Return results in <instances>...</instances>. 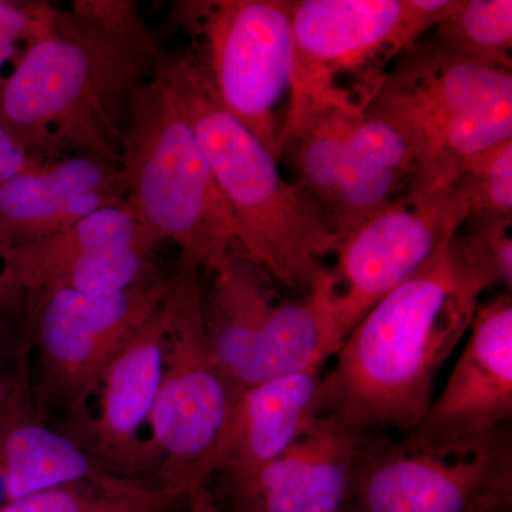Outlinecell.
<instances>
[{
	"mask_svg": "<svg viewBox=\"0 0 512 512\" xmlns=\"http://www.w3.org/2000/svg\"><path fill=\"white\" fill-rule=\"evenodd\" d=\"M30 380L28 359L0 363V413L12 402L20 387Z\"/></svg>",
	"mask_w": 512,
	"mask_h": 512,
	"instance_id": "cell-27",
	"label": "cell"
},
{
	"mask_svg": "<svg viewBox=\"0 0 512 512\" xmlns=\"http://www.w3.org/2000/svg\"><path fill=\"white\" fill-rule=\"evenodd\" d=\"M174 275L126 291L90 295L57 291L28 313L32 349L39 352L33 396L40 412L64 417L89 412L107 367L164 301Z\"/></svg>",
	"mask_w": 512,
	"mask_h": 512,
	"instance_id": "cell-11",
	"label": "cell"
},
{
	"mask_svg": "<svg viewBox=\"0 0 512 512\" xmlns=\"http://www.w3.org/2000/svg\"><path fill=\"white\" fill-rule=\"evenodd\" d=\"M481 292L453 241L349 333L320 379L313 412L357 437L419 426L437 373L467 335Z\"/></svg>",
	"mask_w": 512,
	"mask_h": 512,
	"instance_id": "cell-2",
	"label": "cell"
},
{
	"mask_svg": "<svg viewBox=\"0 0 512 512\" xmlns=\"http://www.w3.org/2000/svg\"><path fill=\"white\" fill-rule=\"evenodd\" d=\"M157 77L190 124L227 202L238 244L272 278L308 296L339 245L332 221L303 188L217 99L188 55L165 53Z\"/></svg>",
	"mask_w": 512,
	"mask_h": 512,
	"instance_id": "cell-3",
	"label": "cell"
},
{
	"mask_svg": "<svg viewBox=\"0 0 512 512\" xmlns=\"http://www.w3.org/2000/svg\"><path fill=\"white\" fill-rule=\"evenodd\" d=\"M468 218L478 214L512 215V138L461 161L450 185Z\"/></svg>",
	"mask_w": 512,
	"mask_h": 512,
	"instance_id": "cell-23",
	"label": "cell"
},
{
	"mask_svg": "<svg viewBox=\"0 0 512 512\" xmlns=\"http://www.w3.org/2000/svg\"><path fill=\"white\" fill-rule=\"evenodd\" d=\"M52 10V3L40 0H0V72L6 63L19 56L20 43L28 46L33 40L45 35Z\"/></svg>",
	"mask_w": 512,
	"mask_h": 512,
	"instance_id": "cell-24",
	"label": "cell"
},
{
	"mask_svg": "<svg viewBox=\"0 0 512 512\" xmlns=\"http://www.w3.org/2000/svg\"><path fill=\"white\" fill-rule=\"evenodd\" d=\"M212 275L210 292L202 298L205 339L238 394L279 377L322 369L343 345L332 271L296 303L278 302L268 272L244 249H232Z\"/></svg>",
	"mask_w": 512,
	"mask_h": 512,
	"instance_id": "cell-6",
	"label": "cell"
},
{
	"mask_svg": "<svg viewBox=\"0 0 512 512\" xmlns=\"http://www.w3.org/2000/svg\"><path fill=\"white\" fill-rule=\"evenodd\" d=\"M40 164L23 150L22 146L10 136L0 120V188L12 180L15 175L28 170L32 165Z\"/></svg>",
	"mask_w": 512,
	"mask_h": 512,
	"instance_id": "cell-26",
	"label": "cell"
},
{
	"mask_svg": "<svg viewBox=\"0 0 512 512\" xmlns=\"http://www.w3.org/2000/svg\"><path fill=\"white\" fill-rule=\"evenodd\" d=\"M126 207L181 262L214 271L238 244L237 227L194 131L158 79L128 104L120 164Z\"/></svg>",
	"mask_w": 512,
	"mask_h": 512,
	"instance_id": "cell-5",
	"label": "cell"
},
{
	"mask_svg": "<svg viewBox=\"0 0 512 512\" xmlns=\"http://www.w3.org/2000/svg\"><path fill=\"white\" fill-rule=\"evenodd\" d=\"M30 349L28 318L0 312V363L28 359Z\"/></svg>",
	"mask_w": 512,
	"mask_h": 512,
	"instance_id": "cell-25",
	"label": "cell"
},
{
	"mask_svg": "<svg viewBox=\"0 0 512 512\" xmlns=\"http://www.w3.org/2000/svg\"><path fill=\"white\" fill-rule=\"evenodd\" d=\"M3 252L5 249L0 244V256ZM0 312L28 318V296L9 281L8 276L3 274L2 268H0Z\"/></svg>",
	"mask_w": 512,
	"mask_h": 512,
	"instance_id": "cell-28",
	"label": "cell"
},
{
	"mask_svg": "<svg viewBox=\"0 0 512 512\" xmlns=\"http://www.w3.org/2000/svg\"><path fill=\"white\" fill-rule=\"evenodd\" d=\"M512 504L508 427L456 450L414 447L386 433L357 446L343 512H507Z\"/></svg>",
	"mask_w": 512,
	"mask_h": 512,
	"instance_id": "cell-10",
	"label": "cell"
},
{
	"mask_svg": "<svg viewBox=\"0 0 512 512\" xmlns=\"http://www.w3.org/2000/svg\"><path fill=\"white\" fill-rule=\"evenodd\" d=\"M366 111L412 148L410 188L447 187L464 158L511 140L512 72L419 40L397 57Z\"/></svg>",
	"mask_w": 512,
	"mask_h": 512,
	"instance_id": "cell-4",
	"label": "cell"
},
{
	"mask_svg": "<svg viewBox=\"0 0 512 512\" xmlns=\"http://www.w3.org/2000/svg\"><path fill=\"white\" fill-rule=\"evenodd\" d=\"M460 2H293L291 84L282 131L332 97H348L366 107L389 72V64L450 18Z\"/></svg>",
	"mask_w": 512,
	"mask_h": 512,
	"instance_id": "cell-7",
	"label": "cell"
},
{
	"mask_svg": "<svg viewBox=\"0 0 512 512\" xmlns=\"http://www.w3.org/2000/svg\"><path fill=\"white\" fill-rule=\"evenodd\" d=\"M170 292V291H168ZM165 299V298H164ZM167 311L164 301L107 367L99 413L64 417L57 430L113 473L158 481L161 458L140 431L150 419L163 376Z\"/></svg>",
	"mask_w": 512,
	"mask_h": 512,
	"instance_id": "cell-15",
	"label": "cell"
},
{
	"mask_svg": "<svg viewBox=\"0 0 512 512\" xmlns=\"http://www.w3.org/2000/svg\"><path fill=\"white\" fill-rule=\"evenodd\" d=\"M293 2L183 0L175 22L191 37L188 55L225 107L279 161V101L289 93Z\"/></svg>",
	"mask_w": 512,
	"mask_h": 512,
	"instance_id": "cell-8",
	"label": "cell"
},
{
	"mask_svg": "<svg viewBox=\"0 0 512 512\" xmlns=\"http://www.w3.org/2000/svg\"><path fill=\"white\" fill-rule=\"evenodd\" d=\"M322 369L279 377L239 394L217 446L198 471V481L224 474L242 480L281 457L316 419L313 412Z\"/></svg>",
	"mask_w": 512,
	"mask_h": 512,
	"instance_id": "cell-18",
	"label": "cell"
},
{
	"mask_svg": "<svg viewBox=\"0 0 512 512\" xmlns=\"http://www.w3.org/2000/svg\"><path fill=\"white\" fill-rule=\"evenodd\" d=\"M362 437L316 417L281 457L227 484L229 511L343 512Z\"/></svg>",
	"mask_w": 512,
	"mask_h": 512,
	"instance_id": "cell-17",
	"label": "cell"
},
{
	"mask_svg": "<svg viewBox=\"0 0 512 512\" xmlns=\"http://www.w3.org/2000/svg\"><path fill=\"white\" fill-rule=\"evenodd\" d=\"M450 185L409 188L340 239L333 275L343 342L377 302L429 264L466 224L467 211Z\"/></svg>",
	"mask_w": 512,
	"mask_h": 512,
	"instance_id": "cell-12",
	"label": "cell"
},
{
	"mask_svg": "<svg viewBox=\"0 0 512 512\" xmlns=\"http://www.w3.org/2000/svg\"><path fill=\"white\" fill-rule=\"evenodd\" d=\"M160 239L126 204L94 212L74 227L6 249L0 268L28 296V313L57 291L103 295L163 275L154 251Z\"/></svg>",
	"mask_w": 512,
	"mask_h": 512,
	"instance_id": "cell-13",
	"label": "cell"
},
{
	"mask_svg": "<svg viewBox=\"0 0 512 512\" xmlns=\"http://www.w3.org/2000/svg\"><path fill=\"white\" fill-rule=\"evenodd\" d=\"M124 202L119 164L70 156L32 165L0 188V244L5 251L32 244Z\"/></svg>",
	"mask_w": 512,
	"mask_h": 512,
	"instance_id": "cell-16",
	"label": "cell"
},
{
	"mask_svg": "<svg viewBox=\"0 0 512 512\" xmlns=\"http://www.w3.org/2000/svg\"><path fill=\"white\" fill-rule=\"evenodd\" d=\"M430 39L453 55L512 72V2L461 0Z\"/></svg>",
	"mask_w": 512,
	"mask_h": 512,
	"instance_id": "cell-21",
	"label": "cell"
},
{
	"mask_svg": "<svg viewBox=\"0 0 512 512\" xmlns=\"http://www.w3.org/2000/svg\"><path fill=\"white\" fill-rule=\"evenodd\" d=\"M164 55L133 0L53 6L45 35L0 79V120L37 163L92 156L120 165L128 104Z\"/></svg>",
	"mask_w": 512,
	"mask_h": 512,
	"instance_id": "cell-1",
	"label": "cell"
},
{
	"mask_svg": "<svg viewBox=\"0 0 512 512\" xmlns=\"http://www.w3.org/2000/svg\"><path fill=\"white\" fill-rule=\"evenodd\" d=\"M187 512H224L217 498L211 493L208 481L191 484L187 490Z\"/></svg>",
	"mask_w": 512,
	"mask_h": 512,
	"instance_id": "cell-29",
	"label": "cell"
},
{
	"mask_svg": "<svg viewBox=\"0 0 512 512\" xmlns=\"http://www.w3.org/2000/svg\"><path fill=\"white\" fill-rule=\"evenodd\" d=\"M187 493L157 480L127 490L73 483L49 488L0 507V512H171Z\"/></svg>",
	"mask_w": 512,
	"mask_h": 512,
	"instance_id": "cell-20",
	"label": "cell"
},
{
	"mask_svg": "<svg viewBox=\"0 0 512 512\" xmlns=\"http://www.w3.org/2000/svg\"><path fill=\"white\" fill-rule=\"evenodd\" d=\"M200 271L180 261L165 296L163 376L148 419V440L161 458L158 481L185 493L200 483L198 471L217 446L239 397L208 349Z\"/></svg>",
	"mask_w": 512,
	"mask_h": 512,
	"instance_id": "cell-9",
	"label": "cell"
},
{
	"mask_svg": "<svg viewBox=\"0 0 512 512\" xmlns=\"http://www.w3.org/2000/svg\"><path fill=\"white\" fill-rule=\"evenodd\" d=\"M466 232H457L453 249L468 278L483 293L503 285L511 292V217L478 214L466 221Z\"/></svg>",
	"mask_w": 512,
	"mask_h": 512,
	"instance_id": "cell-22",
	"label": "cell"
},
{
	"mask_svg": "<svg viewBox=\"0 0 512 512\" xmlns=\"http://www.w3.org/2000/svg\"><path fill=\"white\" fill-rule=\"evenodd\" d=\"M466 346L439 397L404 440L456 450L490 439L512 417L511 293L478 305Z\"/></svg>",
	"mask_w": 512,
	"mask_h": 512,
	"instance_id": "cell-14",
	"label": "cell"
},
{
	"mask_svg": "<svg viewBox=\"0 0 512 512\" xmlns=\"http://www.w3.org/2000/svg\"><path fill=\"white\" fill-rule=\"evenodd\" d=\"M0 480L8 504L73 483L127 490L151 478L113 473L47 423L28 380L0 413Z\"/></svg>",
	"mask_w": 512,
	"mask_h": 512,
	"instance_id": "cell-19",
	"label": "cell"
}]
</instances>
